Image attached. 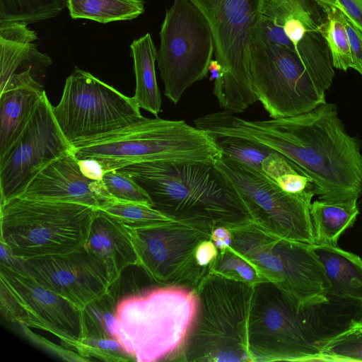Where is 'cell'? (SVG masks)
<instances>
[{
  "label": "cell",
  "mask_w": 362,
  "mask_h": 362,
  "mask_svg": "<svg viewBox=\"0 0 362 362\" xmlns=\"http://www.w3.org/2000/svg\"><path fill=\"white\" fill-rule=\"evenodd\" d=\"M194 124L214 137L245 138L279 152L311 181L320 200L345 202L362 194L361 144L348 134L334 103L269 120H245L223 110L198 117Z\"/></svg>",
  "instance_id": "6da1fadb"
},
{
  "label": "cell",
  "mask_w": 362,
  "mask_h": 362,
  "mask_svg": "<svg viewBox=\"0 0 362 362\" xmlns=\"http://www.w3.org/2000/svg\"><path fill=\"white\" fill-rule=\"evenodd\" d=\"M358 303L331 296L303 305L273 282L255 284L247 324L252 362L322 361L325 345L360 319Z\"/></svg>",
  "instance_id": "7a4b0ae2"
},
{
  "label": "cell",
  "mask_w": 362,
  "mask_h": 362,
  "mask_svg": "<svg viewBox=\"0 0 362 362\" xmlns=\"http://www.w3.org/2000/svg\"><path fill=\"white\" fill-rule=\"evenodd\" d=\"M117 170L138 184L151 206L171 220L211 230L253 222L238 192L214 163L148 161Z\"/></svg>",
  "instance_id": "3957f363"
},
{
  "label": "cell",
  "mask_w": 362,
  "mask_h": 362,
  "mask_svg": "<svg viewBox=\"0 0 362 362\" xmlns=\"http://www.w3.org/2000/svg\"><path fill=\"white\" fill-rule=\"evenodd\" d=\"M77 159L92 158L105 173L148 161L214 163L222 156L215 139L184 120L156 117L71 144Z\"/></svg>",
  "instance_id": "277c9868"
},
{
  "label": "cell",
  "mask_w": 362,
  "mask_h": 362,
  "mask_svg": "<svg viewBox=\"0 0 362 362\" xmlns=\"http://www.w3.org/2000/svg\"><path fill=\"white\" fill-rule=\"evenodd\" d=\"M196 291L163 286L118 301L115 338L134 361H175L194 323Z\"/></svg>",
  "instance_id": "5b68a950"
},
{
  "label": "cell",
  "mask_w": 362,
  "mask_h": 362,
  "mask_svg": "<svg viewBox=\"0 0 362 362\" xmlns=\"http://www.w3.org/2000/svg\"><path fill=\"white\" fill-rule=\"evenodd\" d=\"M253 286L209 273L196 290L197 315L175 358L185 362H252L247 324Z\"/></svg>",
  "instance_id": "8992f818"
},
{
  "label": "cell",
  "mask_w": 362,
  "mask_h": 362,
  "mask_svg": "<svg viewBox=\"0 0 362 362\" xmlns=\"http://www.w3.org/2000/svg\"><path fill=\"white\" fill-rule=\"evenodd\" d=\"M95 209L12 198L1 204V242L20 259L70 252L85 245Z\"/></svg>",
  "instance_id": "52a82bcc"
},
{
  "label": "cell",
  "mask_w": 362,
  "mask_h": 362,
  "mask_svg": "<svg viewBox=\"0 0 362 362\" xmlns=\"http://www.w3.org/2000/svg\"><path fill=\"white\" fill-rule=\"evenodd\" d=\"M249 49L252 90L271 118L298 115L326 103L331 85L314 75L295 52L271 42L257 25Z\"/></svg>",
  "instance_id": "ba28073f"
},
{
  "label": "cell",
  "mask_w": 362,
  "mask_h": 362,
  "mask_svg": "<svg viewBox=\"0 0 362 362\" xmlns=\"http://www.w3.org/2000/svg\"><path fill=\"white\" fill-rule=\"evenodd\" d=\"M230 247L300 304L327 302L329 283L313 245L274 235L253 222L230 229Z\"/></svg>",
  "instance_id": "9c48e42d"
},
{
  "label": "cell",
  "mask_w": 362,
  "mask_h": 362,
  "mask_svg": "<svg viewBox=\"0 0 362 362\" xmlns=\"http://www.w3.org/2000/svg\"><path fill=\"white\" fill-rule=\"evenodd\" d=\"M207 20L223 71V110L244 112L257 101L250 74L249 45L262 0H189Z\"/></svg>",
  "instance_id": "30bf717a"
},
{
  "label": "cell",
  "mask_w": 362,
  "mask_h": 362,
  "mask_svg": "<svg viewBox=\"0 0 362 362\" xmlns=\"http://www.w3.org/2000/svg\"><path fill=\"white\" fill-rule=\"evenodd\" d=\"M157 64L165 95L177 104L194 83L207 76L215 45L211 27L189 0H174L160 31Z\"/></svg>",
  "instance_id": "8fae6325"
},
{
  "label": "cell",
  "mask_w": 362,
  "mask_h": 362,
  "mask_svg": "<svg viewBox=\"0 0 362 362\" xmlns=\"http://www.w3.org/2000/svg\"><path fill=\"white\" fill-rule=\"evenodd\" d=\"M140 109L133 97L76 67L67 77L61 100L52 111L71 145L139 122L144 117Z\"/></svg>",
  "instance_id": "7c38bea8"
},
{
  "label": "cell",
  "mask_w": 362,
  "mask_h": 362,
  "mask_svg": "<svg viewBox=\"0 0 362 362\" xmlns=\"http://www.w3.org/2000/svg\"><path fill=\"white\" fill-rule=\"evenodd\" d=\"M214 165L237 190L255 224L277 236L315 245L310 214L314 189L287 192L259 171L223 156Z\"/></svg>",
  "instance_id": "4fadbf2b"
},
{
  "label": "cell",
  "mask_w": 362,
  "mask_h": 362,
  "mask_svg": "<svg viewBox=\"0 0 362 362\" xmlns=\"http://www.w3.org/2000/svg\"><path fill=\"white\" fill-rule=\"evenodd\" d=\"M129 230L139 266L158 284L196 291L210 273L197 252L212 230L173 220Z\"/></svg>",
  "instance_id": "5bb4252c"
},
{
  "label": "cell",
  "mask_w": 362,
  "mask_h": 362,
  "mask_svg": "<svg viewBox=\"0 0 362 362\" xmlns=\"http://www.w3.org/2000/svg\"><path fill=\"white\" fill-rule=\"evenodd\" d=\"M2 315L23 327L49 332L76 350L83 336L81 308L46 288L22 267L0 264Z\"/></svg>",
  "instance_id": "9a60e30c"
},
{
  "label": "cell",
  "mask_w": 362,
  "mask_h": 362,
  "mask_svg": "<svg viewBox=\"0 0 362 362\" xmlns=\"http://www.w3.org/2000/svg\"><path fill=\"white\" fill-rule=\"evenodd\" d=\"M45 92L21 138L0 164L1 204L20 197L48 164L71 151Z\"/></svg>",
  "instance_id": "2e32d148"
},
{
  "label": "cell",
  "mask_w": 362,
  "mask_h": 362,
  "mask_svg": "<svg viewBox=\"0 0 362 362\" xmlns=\"http://www.w3.org/2000/svg\"><path fill=\"white\" fill-rule=\"evenodd\" d=\"M23 270L80 308L113 286L105 265L83 245L65 253L21 259Z\"/></svg>",
  "instance_id": "e0dca14e"
},
{
  "label": "cell",
  "mask_w": 362,
  "mask_h": 362,
  "mask_svg": "<svg viewBox=\"0 0 362 362\" xmlns=\"http://www.w3.org/2000/svg\"><path fill=\"white\" fill-rule=\"evenodd\" d=\"M36 40L25 23L0 21V93L19 88L44 90L42 80L52 60L38 49Z\"/></svg>",
  "instance_id": "ac0fdd59"
},
{
  "label": "cell",
  "mask_w": 362,
  "mask_h": 362,
  "mask_svg": "<svg viewBox=\"0 0 362 362\" xmlns=\"http://www.w3.org/2000/svg\"><path fill=\"white\" fill-rule=\"evenodd\" d=\"M20 197L77 203L95 209L112 199L101 181L85 177L71 151L45 167Z\"/></svg>",
  "instance_id": "d6986e66"
},
{
  "label": "cell",
  "mask_w": 362,
  "mask_h": 362,
  "mask_svg": "<svg viewBox=\"0 0 362 362\" xmlns=\"http://www.w3.org/2000/svg\"><path fill=\"white\" fill-rule=\"evenodd\" d=\"M105 267L114 284L129 266H139V259L129 228L96 209L84 245Z\"/></svg>",
  "instance_id": "ffe728a7"
},
{
  "label": "cell",
  "mask_w": 362,
  "mask_h": 362,
  "mask_svg": "<svg viewBox=\"0 0 362 362\" xmlns=\"http://www.w3.org/2000/svg\"><path fill=\"white\" fill-rule=\"evenodd\" d=\"M326 21L325 11L315 0H262L257 25L271 42L296 52L285 35L284 24L302 22L322 33Z\"/></svg>",
  "instance_id": "44dd1931"
},
{
  "label": "cell",
  "mask_w": 362,
  "mask_h": 362,
  "mask_svg": "<svg viewBox=\"0 0 362 362\" xmlns=\"http://www.w3.org/2000/svg\"><path fill=\"white\" fill-rule=\"evenodd\" d=\"M45 92L19 88L0 93V164L21 138Z\"/></svg>",
  "instance_id": "7402d4cb"
},
{
  "label": "cell",
  "mask_w": 362,
  "mask_h": 362,
  "mask_svg": "<svg viewBox=\"0 0 362 362\" xmlns=\"http://www.w3.org/2000/svg\"><path fill=\"white\" fill-rule=\"evenodd\" d=\"M329 283L328 295L362 304V259L338 246L313 245Z\"/></svg>",
  "instance_id": "603a6c76"
},
{
  "label": "cell",
  "mask_w": 362,
  "mask_h": 362,
  "mask_svg": "<svg viewBox=\"0 0 362 362\" xmlns=\"http://www.w3.org/2000/svg\"><path fill=\"white\" fill-rule=\"evenodd\" d=\"M134 61L136 88L133 98L138 106L157 116L161 111V95L157 83L155 62L157 50L149 33L130 45Z\"/></svg>",
  "instance_id": "cb8c5ba5"
},
{
  "label": "cell",
  "mask_w": 362,
  "mask_h": 362,
  "mask_svg": "<svg viewBox=\"0 0 362 362\" xmlns=\"http://www.w3.org/2000/svg\"><path fill=\"white\" fill-rule=\"evenodd\" d=\"M357 201L328 202L317 199L311 203L315 245L337 246L339 237L354 225L359 214Z\"/></svg>",
  "instance_id": "d4e9b609"
},
{
  "label": "cell",
  "mask_w": 362,
  "mask_h": 362,
  "mask_svg": "<svg viewBox=\"0 0 362 362\" xmlns=\"http://www.w3.org/2000/svg\"><path fill=\"white\" fill-rule=\"evenodd\" d=\"M73 19H88L100 23L136 18L145 11L143 0H66Z\"/></svg>",
  "instance_id": "484cf974"
},
{
  "label": "cell",
  "mask_w": 362,
  "mask_h": 362,
  "mask_svg": "<svg viewBox=\"0 0 362 362\" xmlns=\"http://www.w3.org/2000/svg\"><path fill=\"white\" fill-rule=\"evenodd\" d=\"M66 0H0V21L35 23L57 17Z\"/></svg>",
  "instance_id": "4316f807"
},
{
  "label": "cell",
  "mask_w": 362,
  "mask_h": 362,
  "mask_svg": "<svg viewBox=\"0 0 362 362\" xmlns=\"http://www.w3.org/2000/svg\"><path fill=\"white\" fill-rule=\"evenodd\" d=\"M117 303L110 289L82 308V337L100 336L115 338Z\"/></svg>",
  "instance_id": "83f0119b"
},
{
  "label": "cell",
  "mask_w": 362,
  "mask_h": 362,
  "mask_svg": "<svg viewBox=\"0 0 362 362\" xmlns=\"http://www.w3.org/2000/svg\"><path fill=\"white\" fill-rule=\"evenodd\" d=\"M129 230L170 221L151 205L112 199L100 208Z\"/></svg>",
  "instance_id": "f1b7e54d"
},
{
  "label": "cell",
  "mask_w": 362,
  "mask_h": 362,
  "mask_svg": "<svg viewBox=\"0 0 362 362\" xmlns=\"http://www.w3.org/2000/svg\"><path fill=\"white\" fill-rule=\"evenodd\" d=\"M327 21L322 35L327 42L333 67L346 71L354 67L352 57L341 11L336 8L323 7Z\"/></svg>",
  "instance_id": "f546056e"
},
{
  "label": "cell",
  "mask_w": 362,
  "mask_h": 362,
  "mask_svg": "<svg viewBox=\"0 0 362 362\" xmlns=\"http://www.w3.org/2000/svg\"><path fill=\"white\" fill-rule=\"evenodd\" d=\"M261 173L289 193L299 194L314 189L311 181L285 156L274 150L264 160Z\"/></svg>",
  "instance_id": "4dcf8cb0"
},
{
  "label": "cell",
  "mask_w": 362,
  "mask_h": 362,
  "mask_svg": "<svg viewBox=\"0 0 362 362\" xmlns=\"http://www.w3.org/2000/svg\"><path fill=\"white\" fill-rule=\"evenodd\" d=\"M210 273L241 281L251 286L268 281L254 264L230 247L218 251Z\"/></svg>",
  "instance_id": "1f68e13d"
},
{
  "label": "cell",
  "mask_w": 362,
  "mask_h": 362,
  "mask_svg": "<svg viewBox=\"0 0 362 362\" xmlns=\"http://www.w3.org/2000/svg\"><path fill=\"white\" fill-rule=\"evenodd\" d=\"M214 138L222 156L233 158L260 173L264 160L274 151L262 144L245 138L232 136Z\"/></svg>",
  "instance_id": "d6a6232c"
},
{
  "label": "cell",
  "mask_w": 362,
  "mask_h": 362,
  "mask_svg": "<svg viewBox=\"0 0 362 362\" xmlns=\"http://www.w3.org/2000/svg\"><path fill=\"white\" fill-rule=\"evenodd\" d=\"M358 320L325 345L322 361H362V324Z\"/></svg>",
  "instance_id": "836d02e7"
},
{
  "label": "cell",
  "mask_w": 362,
  "mask_h": 362,
  "mask_svg": "<svg viewBox=\"0 0 362 362\" xmlns=\"http://www.w3.org/2000/svg\"><path fill=\"white\" fill-rule=\"evenodd\" d=\"M76 350L85 361L90 357L106 361L134 360L119 341L113 337L84 336L81 339Z\"/></svg>",
  "instance_id": "e575fe53"
},
{
  "label": "cell",
  "mask_w": 362,
  "mask_h": 362,
  "mask_svg": "<svg viewBox=\"0 0 362 362\" xmlns=\"http://www.w3.org/2000/svg\"><path fill=\"white\" fill-rule=\"evenodd\" d=\"M102 182L112 199L151 206V200L144 189L131 177L117 170L105 173Z\"/></svg>",
  "instance_id": "d590c367"
},
{
  "label": "cell",
  "mask_w": 362,
  "mask_h": 362,
  "mask_svg": "<svg viewBox=\"0 0 362 362\" xmlns=\"http://www.w3.org/2000/svg\"><path fill=\"white\" fill-rule=\"evenodd\" d=\"M322 7L340 10L358 29L362 31V0H315Z\"/></svg>",
  "instance_id": "8d00e7d4"
},
{
  "label": "cell",
  "mask_w": 362,
  "mask_h": 362,
  "mask_svg": "<svg viewBox=\"0 0 362 362\" xmlns=\"http://www.w3.org/2000/svg\"><path fill=\"white\" fill-rule=\"evenodd\" d=\"M341 19L348 36L354 67L362 76V31L341 11Z\"/></svg>",
  "instance_id": "74e56055"
},
{
  "label": "cell",
  "mask_w": 362,
  "mask_h": 362,
  "mask_svg": "<svg viewBox=\"0 0 362 362\" xmlns=\"http://www.w3.org/2000/svg\"><path fill=\"white\" fill-rule=\"evenodd\" d=\"M209 72L211 73L210 80L214 81L213 93L216 97L219 106L223 109L225 99L223 95V71L220 63L214 59L211 60L209 66Z\"/></svg>",
  "instance_id": "f35d334b"
},
{
  "label": "cell",
  "mask_w": 362,
  "mask_h": 362,
  "mask_svg": "<svg viewBox=\"0 0 362 362\" xmlns=\"http://www.w3.org/2000/svg\"><path fill=\"white\" fill-rule=\"evenodd\" d=\"M77 160L80 170L85 177L93 180H102L105 170L97 160L92 158Z\"/></svg>",
  "instance_id": "ab89813d"
},
{
  "label": "cell",
  "mask_w": 362,
  "mask_h": 362,
  "mask_svg": "<svg viewBox=\"0 0 362 362\" xmlns=\"http://www.w3.org/2000/svg\"><path fill=\"white\" fill-rule=\"evenodd\" d=\"M211 240L218 250H222L230 247L232 242L230 229L223 226L215 228L211 233Z\"/></svg>",
  "instance_id": "60d3db41"
},
{
  "label": "cell",
  "mask_w": 362,
  "mask_h": 362,
  "mask_svg": "<svg viewBox=\"0 0 362 362\" xmlns=\"http://www.w3.org/2000/svg\"><path fill=\"white\" fill-rule=\"evenodd\" d=\"M358 321L362 324V315H361V317H360Z\"/></svg>",
  "instance_id": "b9f144b4"
}]
</instances>
